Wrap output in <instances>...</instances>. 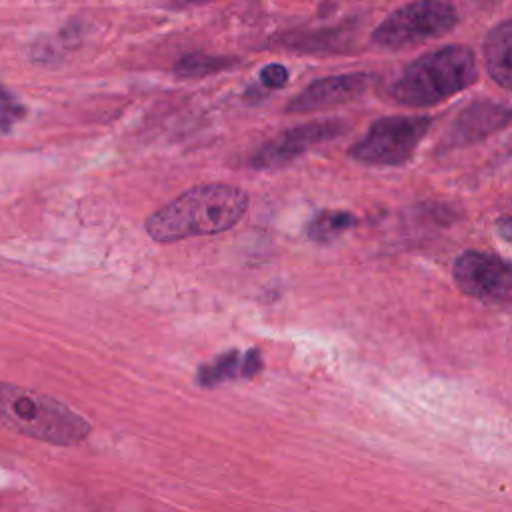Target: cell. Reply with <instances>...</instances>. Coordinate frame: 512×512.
Wrapping results in <instances>:
<instances>
[{
	"label": "cell",
	"instance_id": "obj_8",
	"mask_svg": "<svg viewBox=\"0 0 512 512\" xmlns=\"http://www.w3.org/2000/svg\"><path fill=\"white\" fill-rule=\"evenodd\" d=\"M370 76L366 72H348L318 78L286 102L284 110L290 114L328 110L356 100L368 88Z\"/></svg>",
	"mask_w": 512,
	"mask_h": 512
},
{
	"label": "cell",
	"instance_id": "obj_6",
	"mask_svg": "<svg viewBox=\"0 0 512 512\" xmlns=\"http://www.w3.org/2000/svg\"><path fill=\"white\" fill-rule=\"evenodd\" d=\"M460 292L486 302H506L512 292L510 264L492 252L468 250L452 266Z\"/></svg>",
	"mask_w": 512,
	"mask_h": 512
},
{
	"label": "cell",
	"instance_id": "obj_1",
	"mask_svg": "<svg viewBox=\"0 0 512 512\" xmlns=\"http://www.w3.org/2000/svg\"><path fill=\"white\" fill-rule=\"evenodd\" d=\"M248 208V196L232 184H200L152 212L144 228L154 242H178L230 230Z\"/></svg>",
	"mask_w": 512,
	"mask_h": 512
},
{
	"label": "cell",
	"instance_id": "obj_15",
	"mask_svg": "<svg viewBox=\"0 0 512 512\" xmlns=\"http://www.w3.org/2000/svg\"><path fill=\"white\" fill-rule=\"evenodd\" d=\"M260 82H262L266 88H272V90L284 88L286 82H288V68H286L284 64H278V62L266 64V66L260 70Z\"/></svg>",
	"mask_w": 512,
	"mask_h": 512
},
{
	"label": "cell",
	"instance_id": "obj_7",
	"mask_svg": "<svg viewBox=\"0 0 512 512\" xmlns=\"http://www.w3.org/2000/svg\"><path fill=\"white\" fill-rule=\"evenodd\" d=\"M346 130V122L338 118L310 120L292 128L282 130L272 140L262 144L250 160L256 170H274L294 162L298 156L308 152L312 146L328 142Z\"/></svg>",
	"mask_w": 512,
	"mask_h": 512
},
{
	"label": "cell",
	"instance_id": "obj_12",
	"mask_svg": "<svg viewBox=\"0 0 512 512\" xmlns=\"http://www.w3.org/2000/svg\"><path fill=\"white\" fill-rule=\"evenodd\" d=\"M236 60L228 56H214L204 52H188L180 56L174 64V74L178 78H202L208 74H216L224 68H230Z\"/></svg>",
	"mask_w": 512,
	"mask_h": 512
},
{
	"label": "cell",
	"instance_id": "obj_10",
	"mask_svg": "<svg viewBox=\"0 0 512 512\" xmlns=\"http://www.w3.org/2000/svg\"><path fill=\"white\" fill-rule=\"evenodd\" d=\"M262 360H260V350L250 348L246 352H240L236 348L220 354L212 362H206L198 368L196 380L202 386H216L224 380H232L238 376L252 378L260 372Z\"/></svg>",
	"mask_w": 512,
	"mask_h": 512
},
{
	"label": "cell",
	"instance_id": "obj_2",
	"mask_svg": "<svg viewBox=\"0 0 512 512\" xmlns=\"http://www.w3.org/2000/svg\"><path fill=\"white\" fill-rule=\"evenodd\" d=\"M476 78L474 52L464 44H448L412 60L390 92L406 108H430L472 86Z\"/></svg>",
	"mask_w": 512,
	"mask_h": 512
},
{
	"label": "cell",
	"instance_id": "obj_17",
	"mask_svg": "<svg viewBox=\"0 0 512 512\" xmlns=\"http://www.w3.org/2000/svg\"><path fill=\"white\" fill-rule=\"evenodd\" d=\"M190 2H202V0H190Z\"/></svg>",
	"mask_w": 512,
	"mask_h": 512
},
{
	"label": "cell",
	"instance_id": "obj_9",
	"mask_svg": "<svg viewBox=\"0 0 512 512\" xmlns=\"http://www.w3.org/2000/svg\"><path fill=\"white\" fill-rule=\"evenodd\" d=\"M508 122H510L508 106L494 100H474L456 116V120L446 130L440 144L442 148L470 146L502 130L504 126H508Z\"/></svg>",
	"mask_w": 512,
	"mask_h": 512
},
{
	"label": "cell",
	"instance_id": "obj_3",
	"mask_svg": "<svg viewBox=\"0 0 512 512\" xmlns=\"http://www.w3.org/2000/svg\"><path fill=\"white\" fill-rule=\"evenodd\" d=\"M0 424L56 446H72L90 434L86 418L66 404L8 382H0Z\"/></svg>",
	"mask_w": 512,
	"mask_h": 512
},
{
	"label": "cell",
	"instance_id": "obj_5",
	"mask_svg": "<svg viewBox=\"0 0 512 512\" xmlns=\"http://www.w3.org/2000/svg\"><path fill=\"white\" fill-rule=\"evenodd\" d=\"M432 124L430 116H384L370 124L348 156L370 166H400L408 162Z\"/></svg>",
	"mask_w": 512,
	"mask_h": 512
},
{
	"label": "cell",
	"instance_id": "obj_11",
	"mask_svg": "<svg viewBox=\"0 0 512 512\" xmlns=\"http://www.w3.org/2000/svg\"><path fill=\"white\" fill-rule=\"evenodd\" d=\"M484 62L490 78L502 88L510 90L512 68V24L502 20L484 38Z\"/></svg>",
	"mask_w": 512,
	"mask_h": 512
},
{
	"label": "cell",
	"instance_id": "obj_13",
	"mask_svg": "<svg viewBox=\"0 0 512 512\" xmlns=\"http://www.w3.org/2000/svg\"><path fill=\"white\" fill-rule=\"evenodd\" d=\"M356 218L344 210H322L306 224V236L314 242H330L352 228Z\"/></svg>",
	"mask_w": 512,
	"mask_h": 512
},
{
	"label": "cell",
	"instance_id": "obj_14",
	"mask_svg": "<svg viewBox=\"0 0 512 512\" xmlns=\"http://www.w3.org/2000/svg\"><path fill=\"white\" fill-rule=\"evenodd\" d=\"M26 108L16 100V96L0 84V134H8L12 126L22 120Z\"/></svg>",
	"mask_w": 512,
	"mask_h": 512
},
{
	"label": "cell",
	"instance_id": "obj_16",
	"mask_svg": "<svg viewBox=\"0 0 512 512\" xmlns=\"http://www.w3.org/2000/svg\"><path fill=\"white\" fill-rule=\"evenodd\" d=\"M500 224H502V236L508 240V238H510V218H508V216H504Z\"/></svg>",
	"mask_w": 512,
	"mask_h": 512
},
{
	"label": "cell",
	"instance_id": "obj_4",
	"mask_svg": "<svg viewBox=\"0 0 512 512\" xmlns=\"http://www.w3.org/2000/svg\"><path fill=\"white\" fill-rule=\"evenodd\" d=\"M458 24V12L448 0H414L390 12L372 32L380 48L402 50L448 34Z\"/></svg>",
	"mask_w": 512,
	"mask_h": 512
}]
</instances>
